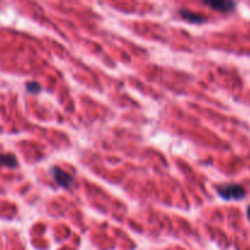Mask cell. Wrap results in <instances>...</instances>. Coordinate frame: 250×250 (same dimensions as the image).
Instances as JSON below:
<instances>
[{"instance_id":"obj_6","label":"cell","mask_w":250,"mask_h":250,"mask_svg":"<svg viewBox=\"0 0 250 250\" xmlns=\"http://www.w3.org/2000/svg\"><path fill=\"white\" fill-rule=\"evenodd\" d=\"M40 86L38 83H28L27 85V90L31 93H37L39 92Z\"/></svg>"},{"instance_id":"obj_1","label":"cell","mask_w":250,"mask_h":250,"mask_svg":"<svg viewBox=\"0 0 250 250\" xmlns=\"http://www.w3.org/2000/svg\"><path fill=\"white\" fill-rule=\"evenodd\" d=\"M217 192L223 199L226 200H237V199L244 198L245 191L243 187L238 186V184H225V186L217 187Z\"/></svg>"},{"instance_id":"obj_4","label":"cell","mask_w":250,"mask_h":250,"mask_svg":"<svg viewBox=\"0 0 250 250\" xmlns=\"http://www.w3.org/2000/svg\"><path fill=\"white\" fill-rule=\"evenodd\" d=\"M0 165L8 166V167H16L18 160L13 155H0Z\"/></svg>"},{"instance_id":"obj_7","label":"cell","mask_w":250,"mask_h":250,"mask_svg":"<svg viewBox=\"0 0 250 250\" xmlns=\"http://www.w3.org/2000/svg\"><path fill=\"white\" fill-rule=\"evenodd\" d=\"M248 214H249V217H250V208H249V211H248Z\"/></svg>"},{"instance_id":"obj_3","label":"cell","mask_w":250,"mask_h":250,"mask_svg":"<svg viewBox=\"0 0 250 250\" xmlns=\"http://www.w3.org/2000/svg\"><path fill=\"white\" fill-rule=\"evenodd\" d=\"M205 4L217 11H231L235 5L232 1H206Z\"/></svg>"},{"instance_id":"obj_5","label":"cell","mask_w":250,"mask_h":250,"mask_svg":"<svg viewBox=\"0 0 250 250\" xmlns=\"http://www.w3.org/2000/svg\"><path fill=\"white\" fill-rule=\"evenodd\" d=\"M179 14H181V15L183 16L186 20L192 21V22L200 23V22H203V21H205L204 20L203 16H199V15H196V14H193V13H188V11H181Z\"/></svg>"},{"instance_id":"obj_2","label":"cell","mask_w":250,"mask_h":250,"mask_svg":"<svg viewBox=\"0 0 250 250\" xmlns=\"http://www.w3.org/2000/svg\"><path fill=\"white\" fill-rule=\"evenodd\" d=\"M52 172H53V176H54V179L57 181V183H59L61 187H64V188L70 187V184L72 183V177L70 176L67 172H65L64 170L54 167V169L52 170Z\"/></svg>"}]
</instances>
